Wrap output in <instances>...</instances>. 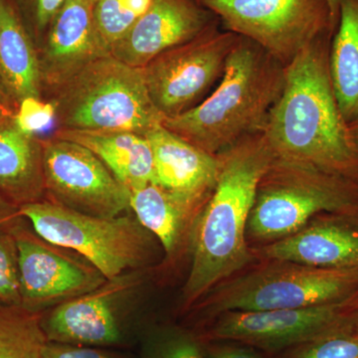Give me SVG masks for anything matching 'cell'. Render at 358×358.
<instances>
[{
    "mask_svg": "<svg viewBox=\"0 0 358 358\" xmlns=\"http://www.w3.org/2000/svg\"><path fill=\"white\" fill-rule=\"evenodd\" d=\"M154 0H95L93 22L96 37L108 53L140 20Z\"/></svg>",
    "mask_w": 358,
    "mask_h": 358,
    "instance_id": "cell-24",
    "label": "cell"
},
{
    "mask_svg": "<svg viewBox=\"0 0 358 358\" xmlns=\"http://www.w3.org/2000/svg\"><path fill=\"white\" fill-rule=\"evenodd\" d=\"M205 205V204H204ZM204 205L195 203L150 183L131 192V209L138 221L157 237L169 256H173Z\"/></svg>",
    "mask_w": 358,
    "mask_h": 358,
    "instance_id": "cell-21",
    "label": "cell"
},
{
    "mask_svg": "<svg viewBox=\"0 0 358 358\" xmlns=\"http://www.w3.org/2000/svg\"><path fill=\"white\" fill-rule=\"evenodd\" d=\"M20 216L28 219L40 238L74 250L109 281L143 267L150 258L154 235L131 216L87 215L51 200L21 205Z\"/></svg>",
    "mask_w": 358,
    "mask_h": 358,
    "instance_id": "cell-6",
    "label": "cell"
},
{
    "mask_svg": "<svg viewBox=\"0 0 358 358\" xmlns=\"http://www.w3.org/2000/svg\"><path fill=\"white\" fill-rule=\"evenodd\" d=\"M41 143L45 192L51 201L103 218L131 210V192L91 150L57 136Z\"/></svg>",
    "mask_w": 358,
    "mask_h": 358,
    "instance_id": "cell-10",
    "label": "cell"
},
{
    "mask_svg": "<svg viewBox=\"0 0 358 358\" xmlns=\"http://www.w3.org/2000/svg\"><path fill=\"white\" fill-rule=\"evenodd\" d=\"M327 3H329V10H331V21H333L334 29L336 30L339 20V4H341V0H327Z\"/></svg>",
    "mask_w": 358,
    "mask_h": 358,
    "instance_id": "cell-34",
    "label": "cell"
},
{
    "mask_svg": "<svg viewBox=\"0 0 358 358\" xmlns=\"http://www.w3.org/2000/svg\"><path fill=\"white\" fill-rule=\"evenodd\" d=\"M285 68L255 42L239 36L216 88L196 107L162 124L204 152L221 154L263 131L284 89Z\"/></svg>",
    "mask_w": 358,
    "mask_h": 358,
    "instance_id": "cell-3",
    "label": "cell"
},
{
    "mask_svg": "<svg viewBox=\"0 0 358 358\" xmlns=\"http://www.w3.org/2000/svg\"><path fill=\"white\" fill-rule=\"evenodd\" d=\"M219 21L199 0H154L110 54L143 69L160 54L192 41Z\"/></svg>",
    "mask_w": 358,
    "mask_h": 358,
    "instance_id": "cell-13",
    "label": "cell"
},
{
    "mask_svg": "<svg viewBox=\"0 0 358 358\" xmlns=\"http://www.w3.org/2000/svg\"><path fill=\"white\" fill-rule=\"evenodd\" d=\"M9 92L0 79V122H13L16 110L13 108Z\"/></svg>",
    "mask_w": 358,
    "mask_h": 358,
    "instance_id": "cell-33",
    "label": "cell"
},
{
    "mask_svg": "<svg viewBox=\"0 0 358 358\" xmlns=\"http://www.w3.org/2000/svg\"><path fill=\"white\" fill-rule=\"evenodd\" d=\"M219 22L143 68L148 94L164 120L196 107L223 77L239 36L219 29Z\"/></svg>",
    "mask_w": 358,
    "mask_h": 358,
    "instance_id": "cell-9",
    "label": "cell"
},
{
    "mask_svg": "<svg viewBox=\"0 0 358 358\" xmlns=\"http://www.w3.org/2000/svg\"><path fill=\"white\" fill-rule=\"evenodd\" d=\"M0 192L18 207L42 200L45 192L41 141L13 122L0 126Z\"/></svg>",
    "mask_w": 358,
    "mask_h": 358,
    "instance_id": "cell-20",
    "label": "cell"
},
{
    "mask_svg": "<svg viewBox=\"0 0 358 358\" xmlns=\"http://www.w3.org/2000/svg\"><path fill=\"white\" fill-rule=\"evenodd\" d=\"M350 126V134H352L353 141L358 148V121L348 124Z\"/></svg>",
    "mask_w": 358,
    "mask_h": 358,
    "instance_id": "cell-36",
    "label": "cell"
},
{
    "mask_svg": "<svg viewBox=\"0 0 358 358\" xmlns=\"http://www.w3.org/2000/svg\"><path fill=\"white\" fill-rule=\"evenodd\" d=\"M0 307L21 308L17 249L9 231L0 234Z\"/></svg>",
    "mask_w": 358,
    "mask_h": 358,
    "instance_id": "cell-25",
    "label": "cell"
},
{
    "mask_svg": "<svg viewBox=\"0 0 358 358\" xmlns=\"http://www.w3.org/2000/svg\"><path fill=\"white\" fill-rule=\"evenodd\" d=\"M95 0H68L54 18L43 39V80L56 87L91 61L108 55L93 22Z\"/></svg>",
    "mask_w": 358,
    "mask_h": 358,
    "instance_id": "cell-16",
    "label": "cell"
},
{
    "mask_svg": "<svg viewBox=\"0 0 358 358\" xmlns=\"http://www.w3.org/2000/svg\"><path fill=\"white\" fill-rule=\"evenodd\" d=\"M17 249L21 308L38 313L58 301L102 287L105 278L95 268L61 253L35 233L13 225L9 228Z\"/></svg>",
    "mask_w": 358,
    "mask_h": 358,
    "instance_id": "cell-12",
    "label": "cell"
},
{
    "mask_svg": "<svg viewBox=\"0 0 358 358\" xmlns=\"http://www.w3.org/2000/svg\"><path fill=\"white\" fill-rule=\"evenodd\" d=\"M55 117L56 108L53 103L44 102L36 96H27L18 103L13 124L25 136H35L48 128Z\"/></svg>",
    "mask_w": 358,
    "mask_h": 358,
    "instance_id": "cell-28",
    "label": "cell"
},
{
    "mask_svg": "<svg viewBox=\"0 0 358 358\" xmlns=\"http://www.w3.org/2000/svg\"><path fill=\"white\" fill-rule=\"evenodd\" d=\"M350 326H352V331L358 334V299L357 305L353 308L352 315H350Z\"/></svg>",
    "mask_w": 358,
    "mask_h": 358,
    "instance_id": "cell-35",
    "label": "cell"
},
{
    "mask_svg": "<svg viewBox=\"0 0 358 358\" xmlns=\"http://www.w3.org/2000/svg\"><path fill=\"white\" fill-rule=\"evenodd\" d=\"M145 138L154 157L155 185L195 203H206L217 181V155L195 147L164 124Z\"/></svg>",
    "mask_w": 358,
    "mask_h": 358,
    "instance_id": "cell-15",
    "label": "cell"
},
{
    "mask_svg": "<svg viewBox=\"0 0 358 358\" xmlns=\"http://www.w3.org/2000/svg\"><path fill=\"white\" fill-rule=\"evenodd\" d=\"M212 289L205 305L215 313L301 308L358 296V268L310 267L282 261L254 268Z\"/></svg>",
    "mask_w": 358,
    "mask_h": 358,
    "instance_id": "cell-7",
    "label": "cell"
},
{
    "mask_svg": "<svg viewBox=\"0 0 358 358\" xmlns=\"http://www.w3.org/2000/svg\"><path fill=\"white\" fill-rule=\"evenodd\" d=\"M0 79L18 103L27 96L40 98V59L10 0H0Z\"/></svg>",
    "mask_w": 358,
    "mask_h": 358,
    "instance_id": "cell-19",
    "label": "cell"
},
{
    "mask_svg": "<svg viewBox=\"0 0 358 358\" xmlns=\"http://www.w3.org/2000/svg\"><path fill=\"white\" fill-rule=\"evenodd\" d=\"M159 358H203L199 346L192 339L178 338L166 346Z\"/></svg>",
    "mask_w": 358,
    "mask_h": 358,
    "instance_id": "cell-30",
    "label": "cell"
},
{
    "mask_svg": "<svg viewBox=\"0 0 358 358\" xmlns=\"http://www.w3.org/2000/svg\"><path fill=\"white\" fill-rule=\"evenodd\" d=\"M358 205V183L275 157L260 179L247 238L272 243L298 232L315 216Z\"/></svg>",
    "mask_w": 358,
    "mask_h": 358,
    "instance_id": "cell-5",
    "label": "cell"
},
{
    "mask_svg": "<svg viewBox=\"0 0 358 358\" xmlns=\"http://www.w3.org/2000/svg\"><path fill=\"white\" fill-rule=\"evenodd\" d=\"M257 256L326 268H358V205L315 216L298 232L263 245Z\"/></svg>",
    "mask_w": 358,
    "mask_h": 358,
    "instance_id": "cell-14",
    "label": "cell"
},
{
    "mask_svg": "<svg viewBox=\"0 0 358 358\" xmlns=\"http://www.w3.org/2000/svg\"><path fill=\"white\" fill-rule=\"evenodd\" d=\"M120 279V278H119ZM119 279L63 301L46 319H41L47 341L76 345H110L121 338L114 294L124 284Z\"/></svg>",
    "mask_w": 358,
    "mask_h": 358,
    "instance_id": "cell-17",
    "label": "cell"
},
{
    "mask_svg": "<svg viewBox=\"0 0 358 358\" xmlns=\"http://www.w3.org/2000/svg\"><path fill=\"white\" fill-rule=\"evenodd\" d=\"M54 136L88 148L131 192L155 182L154 157L145 136L131 131L58 129Z\"/></svg>",
    "mask_w": 358,
    "mask_h": 358,
    "instance_id": "cell-18",
    "label": "cell"
},
{
    "mask_svg": "<svg viewBox=\"0 0 358 358\" xmlns=\"http://www.w3.org/2000/svg\"><path fill=\"white\" fill-rule=\"evenodd\" d=\"M357 299L308 308L222 313L208 336L268 350L301 346L327 334L352 329L350 315Z\"/></svg>",
    "mask_w": 358,
    "mask_h": 358,
    "instance_id": "cell-11",
    "label": "cell"
},
{
    "mask_svg": "<svg viewBox=\"0 0 358 358\" xmlns=\"http://www.w3.org/2000/svg\"><path fill=\"white\" fill-rule=\"evenodd\" d=\"M225 30L255 42L285 67L308 45L334 34L327 0H199Z\"/></svg>",
    "mask_w": 358,
    "mask_h": 358,
    "instance_id": "cell-8",
    "label": "cell"
},
{
    "mask_svg": "<svg viewBox=\"0 0 358 358\" xmlns=\"http://www.w3.org/2000/svg\"><path fill=\"white\" fill-rule=\"evenodd\" d=\"M56 88L59 129L131 131L145 136L164 117L148 94L143 69L108 54L91 61Z\"/></svg>",
    "mask_w": 358,
    "mask_h": 358,
    "instance_id": "cell-4",
    "label": "cell"
},
{
    "mask_svg": "<svg viewBox=\"0 0 358 358\" xmlns=\"http://www.w3.org/2000/svg\"><path fill=\"white\" fill-rule=\"evenodd\" d=\"M46 343L38 313L0 307V358H41Z\"/></svg>",
    "mask_w": 358,
    "mask_h": 358,
    "instance_id": "cell-23",
    "label": "cell"
},
{
    "mask_svg": "<svg viewBox=\"0 0 358 358\" xmlns=\"http://www.w3.org/2000/svg\"><path fill=\"white\" fill-rule=\"evenodd\" d=\"M215 187L194 221L192 263L183 301L192 305L254 258L247 227L260 179L275 154L263 131L217 155Z\"/></svg>",
    "mask_w": 358,
    "mask_h": 358,
    "instance_id": "cell-2",
    "label": "cell"
},
{
    "mask_svg": "<svg viewBox=\"0 0 358 358\" xmlns=\"http://www.w3.org/2000/svg\"><path fill=\"white\" fill-rule=\"evenodd\" d=\"M20 216V207L0 192V226L13 223Z\"/></svg>",
    "mask_w": 358,
    "mask_h": 358,
    "instance_id": "cell-32",
    "label": "cell"
},
{
    "mask_svg": "<svg viewBox=\"0 0 358 358\" xmlns=\"http://www.w3.org/2000/svg\"><path fill=\"white\" fill-rule=\"evenodd\" d=\"M331 38L315 39L285 68L284 89L263 133L275 157L358 183V148L329 74Z\"/></svg>",
    "mask_w": 358,
    "mask_h": 358,
    "instance_id": "cell-1",
    "label": "cell"
},
{
    "mask_svg": "<svg viewBox=\"0 0 358 358\" xmlns=\"http://www.w3.org/2000/svg\"><path fill=\"white\" fill-rule=\"evenodd\" d=\"M6 122H0V126H2V124H6Z\"/></svg>",
    "mask_w": 358,
    "mask_h": 358,
    "instance_id": "cell-37",
    "label": "cell"
},
{
    "mask_svg": "<svg viewBox=\"0 0 358 358\" xmlns=\"http://www.w3.org/2000/svg\"><path fill=\"white\" fill-rule=\"evenodd\" d=\"M41 358H115L108 353L101 352L96 348L83 345H68V343H45L42 350Z\"/></svg>",
    "mask_w": 358,
    "mask_h": 358,
    "instance_id": "cell-29",
    "label": "cell"
},
{
    "mask_svg": "<svg viewBox=\"0 0 358 358\" xmlns=\"http://www.w3.org/2000/svg\"><path fill=\"white\" fill-rule=\"evenodd\" d=\"M329 74L339 109L348 124L358 121V0H341L331 38Z\"/></svg>",
    "mask_w": 358,
    "mask_h": 358,
    "instance_id": "cell-22",
    "label": "cell"
},
{
    "mask_svg": "<svg viewBox=\"0 0 358 358\" xmlns=\"http://www.w3.org/2000/svg\"><path fill=\"white\" fill-rule=\"evenodd\" d=\"M31 36L41 40L68 0H10Z\"/></svg>",
    "mask_w": 358,
    "mask_h": 358,
    "instance_id": "cell-27",
    "label": "cell"
},
{
    "mask_svg": "<svg viewBox=\"0 0 358 358\" xmlns=\"http://www.w3.org/2000/svg\"><path fill=\"white\" fill-rule=\"evenodd\" d=\"M291 358H358V334L343 329L299 346Z\"/></svg>",
    "mask_w": 358,
    "mask_h": 358,
    "instance_id": "cell-26",
    "label": "cell"
},
{
    "mask_svg": "<svg viewBox=\"0 0 358 358\" xmlns=\"http://www.w3.org/2000/svg\"><path fill=\"white\" fill-rule=\"evenodd\" d=\"M211 358H262L260 355L246 348L235 346H222L214 348L211 352Z\"/></svg>",
    "mask_w": 358,
    "mask_h": 358,
    "instance_id": "cell-31",
    "label": "cell"
}]
</instances>
